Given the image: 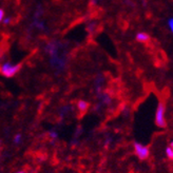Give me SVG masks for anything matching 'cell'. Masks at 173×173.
<instances>
[{
  "instance_id": "6da1fadb",
  "label": "cell",
  "mask_w": 173,
  "mask_h": 173,
  "mask_svg": "<svg viewBox=\"0 0 173 173\" xmlns=\"http://www.w3.org/2000/svg\"><path fill=\"white\" fill-rule=\"evenodd\" d=\"M165 111H166L165 105L163 102H159L155 112V124L159 128H166L167 126V121L165 118Z\"/></svg>"
},
{
  "instance_id": "ba28073f",
  "label": "cell",
  "mask_w": 173,
  "mask_h": 173,
  "mask_svg": "<svg viewBox=\"0 0 173 173\" xmlns=\"http://www.w3.org/2000/svg\"><path fill=\"white\" fill-rule=\"evenodd\" d=\"M20 139H21V135H20V134H17V135L15 136V138H14V142H15L16 143H18L20 142Z\"/></svg>"
},
{
  "instance_id": "7a4b0ae2",
  "label": "cell",
  "mask_w": 173,
  "mask_h": 173,
  "mask_svg": "<svg viewBox=\"0 0 173 173\" xmlns=\"http://www.w3.org/2000/svg\"><path fill=\"white\" fill-rule=\"evenodd\" d=\"M21 65H11L10 62H5L0 69V73L5 77H13L20 70Z\"/></svg>"
},
{
  "instance_id": "3957f363",
  "label": "cell",
  "mask_w": 173,
  "mask_h": 173,
  "mask_svg": "<svg viewBox=\"0 0 173 173\" xmlns=\"http://www.w3.org/2000/svg\"><path fill=\"white\" fill-rule=\"evenodd\" d=\"M134 151L139 159H147L150 155V149L139 143H134Z\"/></svg>"
},
{
  "instance_id": "277c9868",
  "label": "cell",
  "mask_w": 173,
  "mask_h": 173,
  "mask_svg": "<svg viewBox=\"0 0 173 173\" xmlns=\"http://www.w3.org/2000/svg\"><path fill=\"white\" fill-rule=\"evenodd\" d=\"M136 39H137V41H140V42H147L150 40V36H149L147 33L140 32V33H137Z\"/></svg>"
},
{
  "instance_id": "30bf717a",
  "label": "cell",
  "mask_w": 173,
  "mask_h": 173,
  "mask_svg": "<svg viewBox=\"0 0 173 173\" xmlns=\"http://www.w3.org/2000/svg\"><path fill=\"white\" fill-rule=\"evenodd\" d=\"M9 22H10V18H5V19L3 20V23H4V25H7Z\"/></svg>"
},
{
  "instance_id": "9c48e42d",
  "label": "cell",
  "mask_w": 173,
  "mask_h": 173,
  "mask_svg": "<svg viewBox=\"0 0 173 173\" xmlns=\"http://www.w3.org/2000/svg\"><path fill=\"white\" fill-rule=\"evenodd\" d=\"M3 16H4V11L2 9H0V22L3 20Z\"/></svg>"
},
{
  "instance_id": "52a82bcc",
  "label": "cell",
  "mask_w": 173,
  "mask_h": 173,
  "mask_svg": "<svg viewBox=\"0 0 173 173\" xmlns=\"http://www.w3.org/2000/svg\"><path fill=\"white\" fill-rule=\"evenodd\" d=\"M168 25H169L170 30H171V32L173 33V18H171V19H169V21H168Z\"/></svg>"
},
{
  "instance_id": "8fae6325",
  "label": "cell",
  "mask_w": 173,
  "mask_h": 173,
  "mask_svg": "<svg viewBox=\"0 0 173 173\" xmlns=\"http://www.w3.org/2000/svg\"><path fill=\"white\" fill-rule=\"evenodd\" d=\"M169 147H170V148H171V149H172V150H173V140H172V142H171V143H170Z\"/></svg>"
},
{
  "instance_id": "5b68a950",
  "label": "cell",
  "mask_w": 173,
  "mask_h": 173,
  "mask_svg": "<svg viewBox=\"0 0 173 173\" xmlns=\"http://www.w3.org/2000/svg\"><path fill=\"white\" fill-rule=\"evenodd\" d=\"M77 106H78L79 111H81L82 113L86 112V111L88 110V108H89V103H88L87 102H84V100H79Z\"/></svg>"
},
{
  "instance_id": "8992f818",
  "label": "cell",
  "mask_w": 173,
  "mask_h": 173,
  "mask_svg": "<svg viewBox=\"0 0 173 173\" xmlns=\"http://www.w3.org/2000/svg\"><path fill=\"white\" fill-rule=\"evenodd\" d=\"M166 155L169 159H173V150L170 147L166 148Z\"/></svg>"
},
{
  "instance_id": "7c38bea8",
  "label": "cell",
  "mask_w": 173,
  "mask_h": 173,
  "mask_svg": "<svg viewBox=\"0 0 173 173\" xmlns=\"http://www.w3.org/2000/svg\"><path fill=\"white\" fill-rule=\"evenodd\" d=\"M17 173H25V172H22V171H21V172H17Z\"/></svg>"
}]
</instances>
